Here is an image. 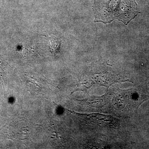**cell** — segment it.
<instances>
[{
    "label": "cell",
    "instance_id": "7a4b0ae2",
    "mask_svg": "<svg viewBox=\"0 0 149 149\" xmlns=\"http://www.w3.org/2000/svg\"><path fill=\"white\" fill-rule=\"evenodd\" d=\"M66 110L70 112L76 114L87 123L103 126H110L113 124V119L111 116L100 114H81Z\"/></svg>",
    "mask_w": 149,
    "mask_h": 149
},
{
    "label": "cell",
    "instance_id": "6da1fadb",
    "mask_svg": "<svg viewBox=\"0 0 149 149\" xmlns=\"http://www.w3.org/2000/svg\"><path fill=\"white\" fill-rule=\"evenodd\" d=\"M93 9L95 22L104 24L116 19L127 25L140 13L135 0H95Z\"/></svg>",
    "mask_w": 149,
    "mask_h": 149
},
{
    "label": "cell",
    "instance_id": "3957f363",
    "mask_svg": "<svg viewBox=\"0 0 149 149\" xmlns=\"http://www.w3.org/2000/svg\"><path fill=\"white\" fill-rule=\"evenodd\" d=\"M49 39V42H50L49 47L50 52L56 53L57 51L58 50L59 45V41L58 39L54 36H50L48 37Z\"/></svg>",
    "mask_w": 149,
    "mask_h": 149
}]
</instances>
